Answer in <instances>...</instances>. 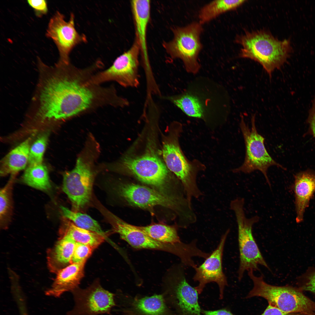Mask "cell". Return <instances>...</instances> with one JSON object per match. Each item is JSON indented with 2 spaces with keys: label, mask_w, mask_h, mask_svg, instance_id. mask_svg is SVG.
<instances>
[{
  "label": "cell",
  "mask_w": 315,
  "mask_h": 315,
  "mask_svg": "<svg viewBox=\"0 0 315 315\" xmlns=\"http://www.w3.org/2000/svg\"><path fill=\"white\" fill-rule=\"evenodd\" d=\"M85 71L70 63L42 66L32 100L33 110L42 120L65 119L94 105L98 92L84 80Z\"/></svg>",
  "instance_id": "1"
},
{
  "label": "cell",
  "mask_w": 315,
  "mask_h": 315,
  "mask_svg": "<svg viewBox=\"0 0 315 315\" xmlns=\"http://www.w3.org/2000/svg\"><path fill=\"white\" fill-rule=\"evenodd\" d=\"M235 42L242 46L239 55L260 63L270 76L286 62L293 51L290 40L280 41L264 31L247 32Z\"/></svg>",
  "instance_id": "2"
},
{
  "label": "cell",
  "mask_w": 315,
  "mask_h": 315,
  "mask_svg": "<svg viewBox=\"0 0 315 315\" xmlns=\"http://www.w3.org/2000/svg\"><path fill=\"white\" fill-rule=\"evenodd\" d=\"M117 194L130 205L144 209L157 206L169 208L178 216V223L187 225L195 219L192 204L187 199L165 194L145 186L132 183H121L116 188Z\"/></svg>",
  "instance_id": "3"
},
{
  "label": "cell",
  "mask_w": 315,
  "mask_h": 315,
  "mask_svg": "<svg viewBox=\"0 0 315 315\" xmlns=\"http://www.w3.org/2000/svg\"><path fill=\"white\" fill-rule=\"evenodd\" d=\"M174 129L163 143L162 154L167 167L180 181L188 200L198 199L203 193L197 182L198 173L205 167L197 160H188L183 153L178 143V136L182 129L180 123L175 122Z\"/></svg>",
  "instance_id": "4"
},
{
  "label": "cell",
  "mask_w": 315,
  "mask_h": 315,
  "mask_svg": "<svg viewBox=\"0 0 315 315\" xmlns=\"http://www.w3.org/2000/svg\"><path fill=\"white\" fill-rule=\"evenodd\" d=\"M244 199L238 197L232 200L230 204V209L235 214L238 226L240 257L238 274V280L240 281L246 271L259 270V265L270 270L253 234V226L259 221V217L255 216L250 218H247L244 209Z\"/></svg>",
  "instance_id": "5"
},
{
  "label": "cell",
  "mask_w": 315,
  "mask_h": 315,
  "mask_svg": "<svg viewBox=\"0 0 315 315\" xmlns=\"http://www.w3.org/2000/svg\"><path fill=\"white\" fill-rule=\"evenodd\" d=\"M90 146L88 144L78 158L74 168L63 175V191L76 211L86 206L92 198L94 152Z\"/></svg>",
  "instance_id": "6"
},
{
  "label": "cell",
  "mask_w": 315,
  "mask_h": 315,
  "mask_svg": "<svg viewBox=\"0 0 315 315\" xmlns=\"http://www.w3.org/2000/svg\"><path fill=\"white\" fill-rule=\"evenodd\" d=\"M202 25L194 21L184 26L174 27L173 39L163 44L171 58L180 59L186 71L192 74L197 73L200 68L198 59L203 48L200 38Z\"/></svg>",
  "instance_id": "7"
},
{
  "label": "cell",
  "mask_w": 315,
  "mask_h": 315,
  "mask_svg": "<svg viewBox=\"0 0 315 315\" xmlns=\"http://www.w3.org/2000/svg\"><path fill=\"white\" fill-rule=\"evenodd\" d=\"M240 127L245 144V158L242 164L234 169L233 172L248 174L255 170L259 171L264 175L271 188V184L267 174L268 168L275 166L284 169H285L274 160L267 151L264 144L265 138L258 133L256 128L254 115L251 117V128L245 122L242 116Z\"/></svg>",
  "instance_id": "8"
},
{
  "label": "cell",
  "mask_w": 315,
  "mask_h": 315,
  "mask_svg": "<svg viewBox=\"0 0 315 315\" xmlns=\"http://www.w3.org/2000/svg\"><path fill=\"white\" fill-rule=\"evenodd\" d=\"M185 267L181 263L178 266L162 294L175 315H202L198 293L188 282Z\"/></svg>",
  "instance_id": "9"
},
{
  "label": "cell",
  "mask_w": 315,
  "mask_h": 315,
  "mask_svg": "<svg viewBox=\"0 0 315 315\" xmlns=\"http://www.w3.org/2000/svg\"><path fill=\"white\" fill-rule=\"evenodd\" d=\"M139 43L135 38L127 51L118 57L107 69L91 77L90 85H96L108 81H114L125 88L137 87L139 84Z\"/></svg>",
  "instance_id": "10"
},
{
  "label": "cell",
  "mask_w": 315,
  "mask_h": 315,
  "mask_svg": "<svg viewBox=\"0 0 315 315\" xmlns=\"http://www.w3.org/2000/svg\"><path fill=\"white\" fill-rule=\"evenodd\" d=\"M71 292L75 305L66 315H110L117 305L115 294L103 288L98 280L85 288L78 287Z\"/></svg>",
  "instance_id": "11"
},
{
  "label": "cell",
  "mask_w": 315,
  "mask_h": 315,
  "mask_svg": "<svg viewBox=\"0 0 315 315\" xmlns=\"http://www.w3.org/2000/svg\"><path fill=\"white\" fill-rule=\"evenodd\" d=\"M166 166L156 155L146 154L135 158L125 157L108 168L126 170L141 181L158 188H163L169 178Z\"/></svg>",
  "instance_id": "12"
},
{
  "label": "cell",
  "mask_w": 315,
  "mask_h": 315,
  "mask_svg": "<svg viewBox=\"0 0 315 315\" xmlns=\"http://www.w3.org/2000/svg\"><path fill=\"white\" fill-rule=\"evenodd\" d=\"M74 18L72 13L66 21L63 14L57 11L49 22L46 35L53 40L57 48L60 55L58 63L69 64V55L73 48L77 45L87 41L85 36L76 30Z\"/></svg>",
  "instance_id": "13"
},
{
  "label": "cell",
  "mask_w": 315,
  "mask_h": 315,
  "mask_svg": "<svg viewBox=\"0 0 315 315\" xmlns=\"http://www.w3.org/2000/svg\"><path fill=\"white\" fill-rule=\"evenodd\" d=\"M112 231L118 234L122 239L137 249L159 250L168 252L183 258L186 252L183 243L173 245L162 243L151 238L137 226L130 224L110 213L108 215Z\"/></svg>",
  "instance_id": "14"
},
{
  "label": "cell",
  "mask_w": 315,
  "mask_h": 315,
  "mask_svg": "<svg viewBox=\"0 0 315 315\" xmlns=\"http://www.w3.org/2000/svg\"><path fill=\"white\" fill-rule=\"evenodd\" d=\"M253 271H248V274L252 280L253 287L246 298L260 297L265 299L269 304L287 313L293 312L298 306L300 298L296 288L288 286H277L267 283L263 276H258Z\"/></svg>",
  "instance_id": "15"
},
{
  "label": "cell",
  "mask_w": 315,
  "mask_h": 315,
  "mask_svg": "<svg viewBox=\"0 0 315 315\" xmlns=\"http://www.w3.org/2000/svg\"><path fill=\"white\" fill-rule=\"evenodd\" d=\"M230 232V229H228L222 236L216 248L201 265L194 269L195 272L193 279L198 283L195 288L199 294L202 293L207 284L215 282L219 288L220 299L223 298L225 289L228 284L223 269V257L225 241Z\"/></svg>",
  "instance_id": "16"
},
{
  "label": "cell",
  "mask_w": 315,
  "mask_h": 315,
  "mask_svg": "<svg viewBox=\"0 0 315 315\" xmlns=\"http://www.w3.org/2000/svg\"><path fill=\"white\" fill-rule=\"evenodd\" d=\"M118 294L115 300L123 315H175L162 294L150 296Z\"/></svg>",
  "instance_id": "17"
},
{
  "label": "cell",
  "mask_w": 315,
  "mask_h": 315,
  "mask_svg": "<svg viewBox=\"0 0 315 315\" xmlns=\"http://www.w3.org/2000/svg\"><path fill=\"white\" fill-rule=\"evenodd\" d=\"M86 261L73 263L59 270L47 295L59 297L64 292H72L78 287L84 273Z\"/></svg>",
  "instance_id": "18"
},
{
  "label": "cell",
  "mask_w": 315,
  "mask_h": 315,
  "mask_svg": "<svg viewBox=\"0 0 315 315\" xmlns=\"http://www.w3.org/2000/svg\"><path fill=\"white\" fill-rule=\"evenodd\" d=\"M150 1L135 0L131 4L136 30V38L140 46L144 69H151L148 55L146 35L148 24L150 15Z\"/></svg>",
  "instance_id": "19"
},
{
  "label": "cell",
  "mask_w": 315,
  "mask_h": 315,
  "mask_svg": "<svg viewBox=\"0 0 315 315\" xmlns=\"http://www.w3.org/2000/svg\"><path fill=\"white\" fill-rule=\"evenodd\" d=\"M295 180L296 221L300 223L302 220L305 209L315 192V172L311 170L301 172L295 176Z\"/></svg>",
  "instance_id": "20"
},
{
  "label": "cell",
  "mask_w": 315,
  "mask_h": 315,
  "mask_svg": "<svg viewBox=\"0 0 315 315\" xmlns=\"http://www.w3.org/2000/svg\"><path fill=\"white\" fill-rule=\"evenodd\" d=\"M76 244L69 237L60 235L55 244L47 251V266L51 272L56 274L71 263Z\"/></svg>",
  "instance_id": "21"
},
{
  "label": "cell",
  "mask_w": 315,
  "mask_h": 315,
  "mask_svg": "<svg viewBox=\"0 0 315 315\" xmlns=\"http://www.w3.org/2000/svg\"><path fill=\"white\" fill-rule=\"evenodd\" d=\"M29 138L9 152L1 162L0 174L14 175L25 169L28 162L30 144Z\"/></svg>",
  "instance_id": "22"
},
{
  "label": "cell",
  "mask_w": 315,
  "mask_h": 315,
  "mask_svg": "<svg viewBox=\"0 0 315 315\" xmlns=\"http://www.w3.org/2000/svg\"><path fill=\"white\" fill-rule=\"evenodd\" d=\"M59 233L60 235L67 237L76 243L88 245L95 249L106 239L99 234L76 226L69 220L64 222L60 229Z\"/></svg>",
  "instance_id": "23"
},
{
  "label": "cell",
  "mask_w": 315,
  "mask_h": 315,
  "mask_svg": "<svg viewBox=\"0 0 315 315\" xmlns=\"http://www.w3.org/2000/svg\"><path fill=\"white\" fill-rule=\"evenodd\" d=\"M162 98L172 103L188 116L206 119L205 111L202 102L197 96L189 92Z\"/></svg>",
  "instance_id": "24"
},
{
  "label": "cell",
  "mask_w": 315,
  "mask_h": 315,
  "mask_svg": "<svg viewBox=\"0 0 315 315\" xmlns=\"http://www.w3.org/2000/svg\"><path fill=\"white\" fill-rule=\"evenodd\" d=\"M243 0H214L205 5L200 10L199 22L202 25L227 11L233 10L243 3Z\"/></svg>",
  "instance_id": "25"
},
{
  "label": "cell",
  "mask_w": 315,
  "mask_h": 315,
  "mask_svg": "<svg viewBox=\"0 0 315 315\" xmlns=\"http://www.w3.org/2000/svg\"><path fill=\"white\" fill-rule=\"evenodd\" d=\"M137 227L149 237L161 243L175 245L182 242L175 226L158 223Z\"/></svg>",
  "instance_id": "26"
},
{
  "label": "cell",
  "mask_w": 315,
  "mask_h": 315,
  "mask_svg": "<svg viewBox=\"0 0 315 315\" xmlns=\"http://www.w3.org/2000/svg\"><path fill=\"white\" fill-rule=\"evenodd\" d=\"M22 180L25 184L39 190L46 191L51 188L47 169L42 164L29 166L24 172Z\"/></svg>",
  "instance_id": "27"
},
{
  "label": "cell",
  "mask_w": 315,
  "mask_h": 315,
  "mask_svg": "<svg viewBox=\"0 0 315 315\" xmlns=\"http://www.w3.org/2000/svg\"><path fill=\"white\" fill-rule=\"evenodd\" d=\"M60 208L64 216L76 226L99 234L106 238L110 233L108 232H104L98 222L89 215L71 210L62 206Z\"/></svg>",
  "instance_id": "28"
},
{
  "label": "cell",
  "mask_w": 315,
  "mask_h": 315,
  "mask_svg": "<svg viewBox=\"0 0 315 315\" xmlns=\"http://www.w3.org/2000/svg\"><path fill=\"white\" fill-rule=\"evenodd\" d=\"M12 175L0 192V224L1 227L5 229L11 218L13 211L12 190L14 181Z\"/></svg>",
  "instance_id": "29"
},
{
  "label": "cell",
  "mask_w": 315,
  "mask_h": 315,
  "mask_svg": "<svg viewBox=\"0 0 315 315\" xmlns=\"http://www.w3.org/2000/svg\"><path fill=\"white\" fill-rule=\"evenodd\" d=\"M48 135L44 134L40 136L30 147L28 162L29 166L42 164L47 143Z\"/></svg>",
  "instance_id": "30"
},
{
  "label": "cell",
  "mask_w": 315,
  "mask_h": 315,
  "mask_svg": "<svg viewBox=\"0 0 315 315\" xmlns=\"http://www.w3.org/2000/svg\"><path fill=\"white\" fill-rule=\"evenodd\" d=\"M95 249L90 246L76 243L71 263L86 261Z\"/></svg>",
  "instance_id": "31"
},
{
  "label": "cell",
  "mask_w": 315,
  "mask_h": 315,
  "mask_svg": "<svg viewBox=\"0 0 315 315\" xmlns=\"http://www.w3.org/2000/svg\"><path fill=\"white\" fill-rule=\"evenodd\" d=\"M27 1L29 5L34 10L37 16L40 17L47 13L48 8L46 1L28 0Z\"/></svg>",
  "instance_id": "32"
},
{
  "label": "cell",
  "mask_w": 315,
  "mask_h": 315,
  "mask_svg": "<svg viewBox=\"0 0 315 315\" xmlns=\"http://www.w3.org/2000/svg\"><path fill=\"white\" fill-rule=\"evenodd\" d=\"M307 121L309 125V133L315 137V95L312 100V107L309 111Z\"/></svg>",
  "instance_id": "33"
},
{
  "label": "cell",
  "mask_w": 315,
  "mask_h": 315,
  "mask_svg": "<svg viewBox=\"0 0 315 315\" xmlns=\"http://www.w3.org/2000/svg\"><path fill=\"white\" fill-rule=\"evenodd\" d=\"M302 288L315 293V271L307 276Z\"/></svg>",
  "instance_id": "34"
},
{
  "label": "cell",
  "mask_w": 315,
  "mask_h": 315,
  "mask_svg": "<svg viewBox=\"0 0 315 315\" xmlns=\"http://www.w3.org/2000/svg\"><path fill=\"white\" fill-rule=\"evenodd\" d=\"M260 315H301L298 313H288L285 312L276 307L270 304Z\"/></svg>",
  "instance_id": "35"
},
{
  "label": "cell",
  "mask_w": 315,
  "mask_h": 315,
  "mask_svg": "<svg viewBox=\"0 0 315 315\" xmlns=\"http://www.w3.org/2000/svg\"><path fill=\"white\" fill-rule=\"evenodd\" d=\"M203 315H234L226 309H222L214 311H202Z\"/></svg>",
  "instance_id": "36"
}]
</instances>
